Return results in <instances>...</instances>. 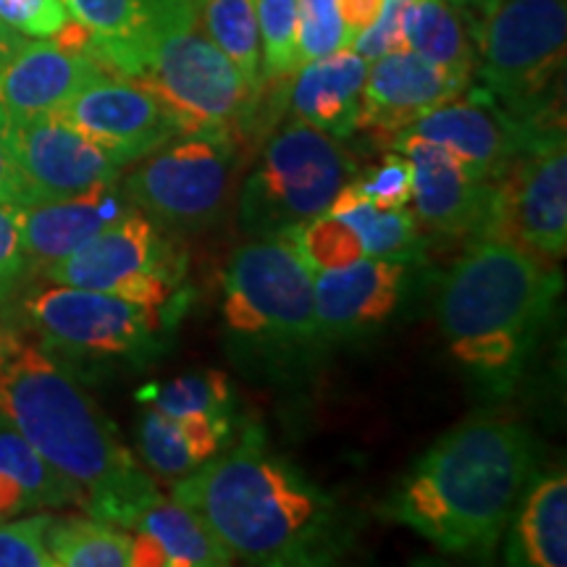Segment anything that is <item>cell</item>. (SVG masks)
I'll list each match as a JSON object with an SVG mask.
<instances>
[{"mask_svg": "<svg viewBox=\"0 0 567 567\" xmlns=\"http://www.w3.org/2000/svg\"><path fill=\"white\" fill-rule=\"evenodd\" d=\"M534 476L526 425L481 417L439 439L381 513L450 555H488Z\"/></svg>", "mask_w": 567, "mask_h": 567, "instance_id": "6da1fadb", "label": "cell"}, {"mask_svg": "<svg viewBox=\"0 0 567 567\" xmlns=\"http://www.w3.org/2000/svg\"><path fill=\"white\" fill-rule=\"evenodd\" d=\"M234 559L326 565L344 547L342 513L302 473L264 450L216 455L172 486Z\"/></svg>", "mask_w": 567, "mask_h": 567, "instance_id": "7a4b0ae2", "label": "cell"}, {"mask_svg": "<svg viewBox=\"0 0 567 567\" xmlns=\"http://www.w3.org/2000/svg\"><path fill=\"white\" fill-rule=\"evenodd\" d=\"M0 415L82 488L84 515L124 528L158 494L95 400L40 347L21 344L0 371Z\"/></svg>", "mask_w": 567, "mask_h": 567, "instance_id": "3957f363", "label": "cell"}, {"mask_svg": "<svg viewBox=\"0 0 567 567\" xmlns=\"http://www.w3.org/2000/svg\"><path fill=\"white\" fill-rule=\"evenodd\" d=\"M563 289L555 260L515 239H478L446 271L436 318L452 358L496 392L517 379Z\"/></svg>", "mask_w": 567, "mask_h": 567, "instance_id": "277c9868", "label": "cell"}, {"mask_svg": "<svg viewBox=\"0 0 567 567\" xmlns=\"http://www.w3.org/2000/svg\"><path fill=\"white\" fill-rule=\"evenodd\" d=\"M172 111L179 134L231 142L260 97L208 38L197 0H155L145 71L137 76Z\"/></svg>", "mask_w": 567, "mask_h": 567, "instance_id": "5b68a950", "label": "cell"}, {"mask_svg": "<svg viewBox=\"0 0 567 567\" xmlns=\"http://www.w3.org/2000/svg\"><path fill=\"white\" fill-rule=\"evenodd\" d=\"M567 0H492L476 24L478 74L507 113L547 122L565 71Z\"/></svg>", "mask_w": 567, "mask_h": 567, "instance_id": "8992f818", "label": "cell"}, {"mask_svg": "<svg viewBox=\"0 0 567 567\" xmlns=\"http://www.w3.org/2000/svg\"><path fill=\"white\" fill-rule=\"evenodd\" d=\"M358 176L342 140L292 122L266 142L239 193V226L255 237H276L331 208Z\"/></svg>", "mask_w": 567, "mask_h": 567, "instance_id": "52a82bcc", "label": "cell"}, {"mask_svg": "<svg viewBox=\"0 0 567 567\" xmlns=\"http://www.w3.org/2000/svg\"><path fill=\"white\" fill-rule=\"evenodd\" d=\"M221 316L234 334L264 344L318 339L313 271L284 234L243 245L224 274Z\"/></svg>", "mask_w": 567, "mask_h": 567, "instance_id": "ba28073f", "label": "cell"}, {"mask_svg": "<svg viewBox=\"0 0 567 567\" xmlns=\"http://www.w3.org/2000/svg\"><path fill=\"white\" fill-rule=\"evenodd\" d=\"M182 274L179 252L137 208L42 271L51 284L95 289L153 308L176 292Z\"/></svg>", "mask_w": 567, "mask_h": 567, "instance_id": "9c48e42d", "label": "cell"}, {"mask_svg": "<svg viewBox=\"0 0 567 567\" xmlns=\"http://www.w3.org/2000/svg\"><path fill=\"white\" fill-rule=\"evenodd\" d=\"M229 145L231 142L208 134L168 140L126 176V200L147 218L182 229H200L218 216L226 200Z\"/></svg>", "mask_w": 567, "mask_h": 567, "instance_id": "30bf717a", "label": "cell"}, {"mask_svg": "<svg viewBox=\"0 0 567 567\" xmlns=\"http://www.w3.org/2000/svg\"><path fill=\"white\" fill-rule=\"evenodd\" d=\"M21 310L48 350L82 358L134 354L161 326L158 308L153 305L63 284L24 297Z\"/></svg>", "mask_w": 567, "mask_h": 567, "instance_id": "8fae6325", "label": "cell"}, {"mask_svg": "<svg viewBox=\"0 0 567 567\" xmlns=\"http://www.w3.org/2000/svg\"><path fill=\"white\" fill-rule=\"evenodd\" d=\"M499 184V237L549 260L567 250V151L563 126H547L517 155Z\"/></svg>", "mask_w": 567, "mask_h": 567, "instance_id": "7c38bea8", "label": "cell"}, {"mask_svg": "<svg viewBox=\"0 0 567 567\" xmlns=\"http://www.w3.org/2000/svg\"><path fill=\"white\" fill-rule=\"evenodd\" d=\"M55 113L103 147L122 168L179 134L172 111L145 82L111 71L84 84Z\"/></svg>", "mask_w": 567, "mask_h": 567, "instance_id": "4fadbf2b", "label": "cell"}, {"mask_svg": "<svg viewBox=\"0 0 567 567\" xmlns=\"http://www.w3.org/2000/svg\"><path fill=\"white\" fill-rule=\"evenodd\" d=\"M392 140L413 172L410 205L417 221L457 237H499V184L473 179L436 142L410 132H396Z\"/></svg>", "mask_w": 567, "mask_h": 567, "instance_id": "5bb4252c", "label": "cell"}, {"mask_svg": "<svg viewBox=\"0 0 567 567\" xmlns=\"http://www.w3.org/2000/svg\"><path fill=\"white\" fill-rule=\"evenodd\" d=\"M547 126L555 124L517 118L502 109L486 90H481L471 97L460 95L439 105L400 132L417 134L446 147L473 179L496 182L505 179L517 155Z\"/></svg>", "mask_w": 567, "mask_h": 567, "instance_id": "9a60e30c", "label": "cell"}, {"mask_svg": "<svg viewBox=\"0 0 567 567\" xmlns=\"http://www.w3.org/2000/svg\"><path fill=\"white\" fill-rule=\"evenodd\" d=\"M11 147L27 205L63 200L122 176V166L59 113L11 116Z\"/></svg>", "mask_w": 567, "mask_h": 567, "instance_id": "2e32d148", "label": "cell"}, {"mask_svg": "<svg viewBox=\"0 0 567 567\" xmlns=\"http://www.w3.org/2000/svg\"><path fill=\"white\" fill-rule=\"evenodd\" d=\"M408 266L360 258L344 268L313 274L316 329L323 339H347L379 329L400 305Z\"/></svg>", "mask_w": 567, "mask_h": 567, "instance_id": "e0dca14e", "label": "cell"}, {"mask_svg": "<svg viewBox=\"0 0 567 567\" xmlns=\"http://www.w3.org/2000/svg\"><path fill=\"white\" fill-rule=\"evenodd\" d=\"M467 84L413 51L381 55L368 63L358 130L396 134L439 105L455 101Z\"/></svg>", "mask_w": 567, "mask_h": 567, "instance_id": "ac0fdd59", "label": "cell"}, {"mask_svg": "<svg viewBox=\"0 0 567 567\" xmlns=\"http://www.w3.org/2000/svg\"><path fill=\"white\" fill-rule=\"evenodd\" d=\"M134 205L126 200L118 182H105L63 200L34 203L13 208L19 226L21 250L27 255L30 271L42 274L76 250L105 226L124 218Z\"/></svg>", "mask_w": 567, "mask_h": 567, "instance_id": "d6986e66", "label": "cell"}, {"mask_svg": "<svg viewBox=\"0 0 567 567\" xmlns=\"http://www.w3.org/2000/svg\"><path fill=\"white\" fill-rule=\"evenodd\" d=\"M105 71L95 55L71 51L55 40L27 38L0 66V109L11 116L55 113Z\"/></svg>", "mask_w": 567, "mask_h": 567, "instance_id": "ffe728a7", "label": "cell"}, {"mask_svg": "<svg viewBox=\"0 0 567 567\" xmlns=\"http://www.w3.org/2000/svg\"><path fill=\"white\" fill-rule=\"evenodd\" d=\"M368 76V61L352 48L302 63L289 90L295 122H305L331 137L344 140L358 132L360 97Z\"/></svg>", "mask_w": 567, "mask_h": 567, "instance_id": "44dd1931", "label": "cell"}, {"mask_svg": "<svg viewBox=\"0 0 567 567\" xmlns=\"http://www.w3.org/2000/svg\"><path fill=\"white\" fill-rule=\"evenodd\" d=\"M90 34V53L109 71L140 76L145 71L155 0H63Z\"/></svg>", "mask_w": 567, "mask_h": 567, "instance_id": "7402d4cb", "label": "cell"}, {"mask_svg": "<svg viewBox=\"0 0 567 567\" xmlns=\"http://www.w3.org/2000/svg\"><path fill=\"white\" fill-rule=\"evenodd\" d=\"M229 434V417H172L147 408L140 421V455L158 476L182 478L216 457Z\"/></svg>", "mask_w": 567, "mask_h": 567, "instance_id": "603a6c76", "label": "cell"}, {"mask_svg": "<svg viewBox=\"0 0 567 567\" xmlns=\"http://www.w3.org/2000/svg\"><path fill=\"white\" fill-rule=\"evenodd\" d=\"M124 528L151 538L161 551L163 567H221L234 563L210 528L174 496H151L126 517Z\"/></svg>", "mask_w": 567, "mask_h": 567, "instance_id": "cb8c5ba5", "label": "cell"}, {"mask_svg": "<svg viewBox=\"0 0 567 567\" xmlns=\"http://www.w3.org/2000/svg\"><path fill=\"white\" fill-rule=\"evenodd\" d=\"M402 27H405L408 51L457 80L471 82L478 53L465 27V17L450 0H408Z\"/></svg>", "mask_w": 567, "mask_h": 567, "instance_id": "d4e9b609", "label": "cell"}, {"mask_svg": "<svg viewBox=\"0 0 567 567\" xmlns=\"http://www.w3.org/2000/svg\"><path fill=\"white\" fill-rule=\"evenodd\" d=\"M517 563L536 567L567 565V478L549 476L526 488L517 517Z\"/></svg>", "mask_w": 567, "mask_h": 567, "instance_id": "484cf974", "label": "cell"}, {"mask_svg": "<svg viewBox=\"0 0 567 567\" xmlns=\"http://www.w3.org/2000/svg\"><path fill=\"white\" fill-rule=\"evenodd\" d=\"M329 213L350 226L358 234L360 247L368 258H386L410 264V258L421 247L417 237V218L408 208H381V205L368 203L347 184L337 200L331 203Z\"/></svg>", "mask_w": 567, "mask_h": 567, "instance_id": "4316f807", "label": "cell"}, {"mask_svg": "<svg viewBox=\"0 0 567 567\" xmlns=\"http://www.w3.org/2000/svg\"><path fill=\"white\" fill-rule=\"evenodd\" d=\"M48 549L55 567H132V534L101 517H53Z\"/></svg>", "mask_w": 567, "mask_h": 567, "instance_id": "83f0119b", "label": "cell"}, {"mask_svg": "<svg viewBox=\"0 0 567 567\" xmlns=\"http://www.w3.org/2000/svg\"><path fill=\"white\" fill-rule=\"evenodd\" d=\"M200 21L216 48L234 63L250 87L264 95V53L252 0H197Z\"/></svg>", "mask_w": 567, "mask_h": 567, "instance_id": "f1b7e54d", "label": "cell"}, {"mask_svg": "<svg viewBox=\"0 0 567 567\" xmlns=\"http://www.w3.org/2000/svg\"><path fill=\"white\" fill-rule=\"evenodd\" d=\"M0 473L11 476L24 488L32 509H82L84 505L82 488L55 471L11 423L0 429Z\"/></svg>", "mask_w": 567, "mask_h": 567, "instance_id": "f546056e", "label": "cell"}, {"mask_svg": "<svg viewBox=\"0 0 567 567\" xmlns=\"http://www.w3.org/2000/svg\"><path fill=\"white\" fill-rule=\"evenodd\" d=\"M137 400L172 417H229L231 413V386L221 371L187 373L163 384H147L137 392Z\"/></svg>", "mask_w": 567, "mask_h": 567, "instance_id": "4dcf8cb0", "label": "cell"}, {"mask_svg": "<svg viewBox=\"0 0 567 567\" xmlns=\"http://www.w3.org/2000/svg\"><path fill=\"white\" fill-rule=\"evenodd\" d=\"M284 237L295 245V250L300 252V258L313 274L344 268L354 260L365 258L358 234L329 210L295 226V229L284 231Z\"/></svg>", "mask_w": 567, "mask_h": 567, "instance_id": "1f68e13d", "label": "cell"}, {"mask_svg": "<svg viewBox=\"0 0 567 567\" xmlns=\"http://www.w3.org/2000/svg\"><path fill=\"white\" fill-rule=\"evenodd\" d=\"M266 80L297 71V0H252Z\"/></svg>", "mask_w": 567, "mask_h": 567, "instance_id": "d6a6232c", "label": "cell"}, {"mask_svg": "<svg viewBox=\"0 0 567 567\" xmlns=\"http://www.w3.org/2000/svg\"><path fill=\"white\" fill-rule=\"evenodd\" d=\"M350 48L337 0H297V69Z\"/></svg>", "mask_w": 567, "mask_h": 567, "instance_id": "836d02e7", "label": "cell"}, {"mask_svg": "<svg viewBox=\"0 0 567 567\" xmlns=\"http://www.w3.org/2000/svg\"><path fill=\"white\" fill-rule=\"evenodd\" d=\"M51 523L48 513L0 520V567H55L48 549Z\"/></svg>", "mask_w": 567, "mask_h": 567, "instance_id": "e575fe53", "label": "cell"}, {"mask_svg": "<svg viewBox=\"0 0 567 567\" xmlns=\"http://www.w3.org/2000/svg\"><path fill=\"white\" fill-rule=\"evenodd\" d=\"M352 189L381 208H408L410 193H413V172H410L408 158L400 153L386 155L381 166L363 176H354Z\"/></svg>", "mask_w": 567, "mask_h": 567, "instance_id": "d590c367", "label": "cell"}, {"mask_svg": "<svg viewBox=\"0 0 567 567\" xmlns=\"http://www.w3.org/2000/svg\"><path fill=\"white\" fill-rule=\"evenodd\" d=\"M69 19L63 0H0V21L32 40H51Z\"/></svg>", "mask_w": 567, "mask_h": 567, "instance_id": "8d00e7d4", "label": "cell"}, {"mask_svg": "<svg viewBox=\"0 0 567 567\" xmlns=\"http://www.w3.org/2000/svg\"><path fill=\"white\" fill-rule=\"evenodd\" d=\"M408 0H386L384 11L379 13V19L368 27L365 32H360L352 40V51L371 63L386 53H400L408 51L405 40V27H402V13H405Z\"/></svg>", "mask_w": 567, "mask_h": 567, "instance_id": "74e56055", "label": "cell"}, {"mask_svg": "<svg viewBox=\"0 0 567 567\" xmlns=\"http://www.w3.org/2000/svg\"><path fill=\"white\" fill-rule=\"evenodd\" d=\"M27 274H30V264L21 250L17 216L9 205H0V305L11 300Z\"/></svg>", "mask_w": 567, "mask_h": 567, "instance_id": "f35d334b", "label": "cell"}, {"mask_svg": "<svg viewBox=\"0 0 567 567\" xmlns=\"http://www.w3.org/2000/svg\"><path fill=\"white\" fill-rule=\"evenodd\" d=\"M30 203L27 197V184L13 158L11 147V113L0 109V205L9 208H24Z\"/></svg>", "mask_w": 567, "mask_h": 567, "instance_id": "ab89813d", "label": "cell"}, {"mask_svg": "<svg viewBox=\"0 0 567 567\" xmlns=\"http://www.w3.org/2000/svg\"><path fill=\"white\" fill-rule=\"evenodd\" d=\"M384 3L386 0H337L339 17H342L350 45L360 32H365L379 19V13L384 11Z\"/></svg>", "mask_w": 567, "mask_h": 567, "instance_id": "60d3db41", "label": "cell"}, {"mask_svg": "<svg viewBox=\"0 0 567 567\" xmlns=\"http://www.w3.org/2000/svg\"><path fill=\"white\" fill-rule=\"evenodd\" d=\"M21 513H32L30 496L11 476L0 473V520H9V517Z\"/></svg>", "mask_w": 567, "mask_h": 567, "instance_id": "b9f144b4", "label": "cell"}, {"mask_svg": "<svg viewBox=\"0 0 567 567\" xmlns=\"http://www.w3.org/2000/svg\"><path fill=\"white\" fill-rule=\"evenodd\" d=\"M21 337L17 331V326H13L11 321H6L3 316H0V371H3L6 363L13 358L21 350Z\"/></svg>", "mask_w": 567, "mask_h": 567, "instance_id": "7bdbcfd3", "label": "cell"}, {"mask_svg": "<svg viewBox=\"0 0 567 567\" xmlns=\"http://www.w3.org/2000/svg\"><path fill=\"white\" fill-rule=\"evenodd\" d=\"M24 40H27L24 34L13 32L11 27H6L3 21H0V66H3V63L9 61L13 53L19 51V45H21V42H24Z\"/></svg>", "mask_w": 567, "mask_h": 567, "instance_id": "ee69618b", "label": "cell"}, {"mask_svg": "<svg viewBox=\"0 0 567 567\" xmlns=\"http://www.w3.org/2000/svg\"><path fill=\"white\" fill-rule=\"evenodd\" d=\"M450 3L455 6V9L463 13V17H473V13L481 17V13L486 11V6L492 3V0H450Z\"/></svg>", "mask_w": 567, "mask_h": 567, "instance_id": "f6af8a7d", "label": "cell"}, {"mask_svg": "<svg viewBox=\"0 0 567 567\" xmlns=\"http://www.w3.org/2000/svg\"><path fill=\"white\" fill-rule=\"evenodd\" d=\"M6 423H9V421H6V417H3V415H0V429H3V425H6Z\"/></svg>", "mask_w": 567, "mask_h": 567, "instance_id": "bcb514c9", "label": "cell"}]
</instances>
